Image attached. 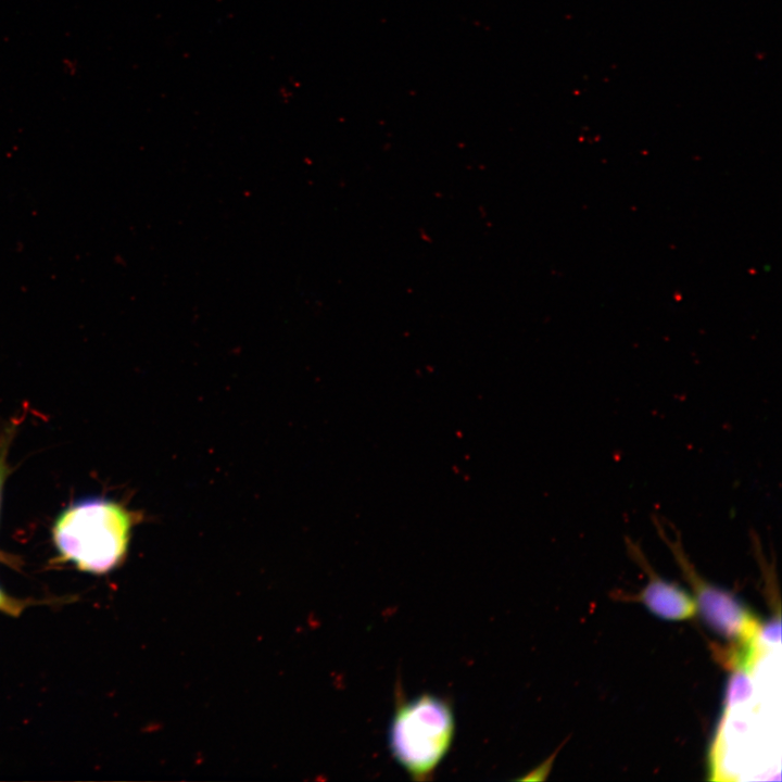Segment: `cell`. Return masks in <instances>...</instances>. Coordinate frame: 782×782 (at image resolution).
Segmentation results:
<instances>
[{"instance_id":"obj_1","label":"cell","mask_w":782,"mask_h":782,"mask_svg":"<svg viewBox=\"0 0 782 782\" xmlns=\"http://www.w3.org/2000/svg\"><path fill=\"white\" fill-rule=\"evenodd\" d=\"M131 516L104 500L75 503L56 519L52 535L61 557L90 573H105L123 560L130 538Z\"/></svg>"},{"instance_id":"obj_2","label":"cell","mask_w":782,"mask_h":782,"mask_svg":"<svg viewBox=\"0 0 782 782\" xmlns=\"http://www.w3.org/2000/svg\"><path fill=\"white\" fill-rule=\"evenodd\" d=\"M451 705L432 694L396 703L389 728V747L395 760L415 780H425L440 765L454 736Z\"/></svg>"},{"instance_id":"obj_3","label":"cell","mask_w":782,"mask_h":782,"mask_svg":"<svg viewBox=\"0 0 782 782\" xmlns=\"http://www.w3.org/2000/svg\"><path fill=\"white\" fill-rule=\"evenodd\" d=\"M670 545L683 570L690 577L695 593L696 608L699 609L706 623L720 635L737 639L742 643L754 642L757 631L756 619L730 593L706 584L690 569L679 542Z\"/></svg>"},{"instance_id":"obj_4","label":"cell","mask_w":782,"mask_h":782,"mask_svg":"<svg viewBox=\"0 0 782 782\" xmlns=\"http://www.w3.org/2000/svg\"><path fill=\"white\" fill-rule=\"evenodd\" d=\"M651 578L639 600L652 613L668 620H683L695 614V600L688 592L655 575Z\"/></svg>"},{"instance_id":"obj_5","label":"cell","mask_w":782,"mask_h":782,"mask_svg":"<svg viewBox=\"0 0 782 782\" xmlns=\"http://www.w3.org/2000/svg\"><path fill=\"white\" fill-rule=\"evenodd\" d=\"M26 606V601L11 597L9 594H7L0 589V611L16 617L23 611Z\"/></svg>"},{"instance_id":"obj_6","label":"cell","mask_w":782,"mask_h":782,"mask_svg":"<svg viewBox=\"0 0 782 782\" xmlns=\"http://www.w3.org/2000/svg\"><path fill=\"white\" fill-rule=\"evenodd\" d=\"M5 454H7L5 446L4 447L0 446V496H1L2 482H3L5 474H7Z\"/></svg>"}]
</instances>
